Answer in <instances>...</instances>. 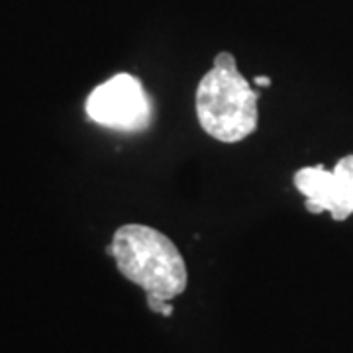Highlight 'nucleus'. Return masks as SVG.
I'll use <instances>...</instances> for the list:
<instances>
[{
  "label": "nucleus",
  "mask_w": 353,
  "mask_h": 353,
  "mask_svg": "<svg viewBox=\"0 0 353 353\" xmlns=\"http://www.w3.org/2000/svg\"><path fill=\"white\" fill-rule=\"evenodd\" d=\"M108 253L120 273L145 290L153 312L173 314L169 301L183 294L189 283L187 263L173 240L145 224H124L114 232Z\"/></svg>",
  "instance_id": "obj_1"
},
{
  "label": "nucleus",
  "mask_w": 353,
  "mask_h": 353,
  "mask_svg": "<svg viewBox=\"0 0 353 353\" xmlns=\"http://www.w3.org/2000/svg\"><path fill=\"white\" fill-rule=\"evenodd\" d=\"M257 92L241 75L236 57L220 51L212 69L196 88V118L201 128L222 143H238L257 130Z\"/></svg>",
  "instance_id": "obj_2"
},
{
  "label": "nucleus",
  "mask_w": 353,
  "mask_h": 353,
  "mask_svg": "<svg viewBox=\"0 0 353 353\" xmlns=\"http://www.w3.org/2000/svg\"><path fill=\"white\" fill-rule=\"evenodd\" d=\"M253 83H257L259 87H271V77H265V75L255 77V79H253Z\"/></svg>",
  "instance_id": "obj_5"
},
{
  "label": "nucleus",
  "mask_w": 353,
  "mask_h": 353,
  "mask_svg": "<svg viewBox=\"0 0 353 353\" xmlns=\"http://www.w3.org/2000/svg\"><path fill=\"white\" fill-rule=\"evenodd\" d=\"M294 187L306 199L310 214L330 212L336 222L347 220L353 214V155L341 157L334 171H326L324 165L299 169Z\"/></svg>",
  "instance_id": "obj_4"
},
{
  "label": "nucleus",
  "mask_w": 353,
  "mask_h": 353,
  "mask_svg": "<svg viewBox=\"0 0 353 353\" xmlns=\"http://www.w3.org/2000/svg\"><path fill=\"white\" fill-rule=\"evenodd\" d=\"M88 118L101 126L136 130L150 118V101L138 77L118 73L88 94Z\"/></svg>",
  "instance_id": "obj_3"
}]
</instances>
